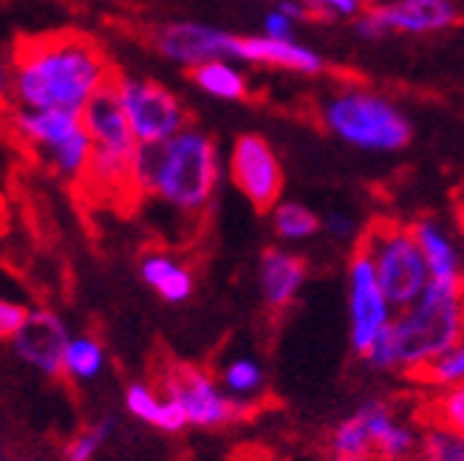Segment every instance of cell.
Wrapping results in <instances>:
<instances>
[{
  "label": "cell",
  "mask_w": 464,
  "mask_h": 461,
  "mask_svg": "<svg viewBox=\"0 0 464 461\" xmlns=\"http://www.w3.org/2000/svg\"><path fill=\"white\" fill-rule=\"evenodd\" d=\"M323 233H326V238H332L334 244H343V246H348V244H360V226H357V221L348 216V213H343V210H334V213H326V218H323Z\"/></svg>",
  "instance_id": "30"
},
{
  "label": "cell",
  "mask_w": 464,
  "mask_h": 461,
  "mask_svg": "<svg viewBox=\"0 0 464 461\" xmlns=\"http://www.w3.org/2000/svg\"><path fill=\"white\" fill-rule=\"evenodd\" d=\"M459 461H464V458H459Z\"/></svg>",
  "instance_id": "38"
},
{
  "label": "cell",
  "mask_w": 464,
  "mask_h": 461,
  "mask_svg": "<svg viewBox=\"0 0 464 461\" xmlns=\"http://www.w3.org/2000/svg\"><path fill=\"white\" fill-rule=\"evenodd\" d=\"M277 12L286 14L289 20H304V17H314L317 12L306 4V0H281Z\"/></svg>",
  "instance_id": "33"
},
{
  "label": "cell",
  "mask_w": 464,
  "mask_h": 461,
  "mask_svg": "<svg viewBox=\"0 0 464 461\" xmlns=\"http://www.w3.org/2000/svg\"><path fill=\"white\" fill-rule=\"evenodd\" d=\"M238 40L241 37L236 34L210 26H196V23H170V26H161L153 34V45L161 54L190 68L213 60L238 57Z\"/></svg>",
  "instance_id": "14"
},
{
  "label": "cell",
  "mask_w": 464,
  "mask_h": 461,
  "mask_svg": "<svg viewBox=\"0 0 464 461\" xmlns=\"http://www.w3.org/2000/svg\"><path fill=\"white\" fill-rule=\"evenodd\" d=\"M306 4L317 12V14H343L352 17L360 9V0H306Z\"/></svg>",
  "instance_id": "31"
},
{
  "label": "cell",
  "mask_w": 464,
  "mask_h": 461,
  "mask_svg": "<svg viewBox=\"0 0 464 461\" xmlns=\"http://www.w3.org/2000/svg\"><path fill=\"white\" fill-rule=\"evenodd\" d=\"M320 120L340 142L368 153H397L408 148L413 128L391 100L362 88L332 94L320 108Z\"/></svg>",
  "instance_id": "6"
},
{
  "label": "cell",
  "mask_w": 464,
  "mask_h": 461,
  "mask_svg": "<svg viewBox=\"0 0 464 461\" xmlns=\"http://www.w3.org/2000/svg\"><path fill=\"white\" fill-rule=\"evenodd\" d=\"M221 173L216 139L190 125L161 145H139L133 198H156L176 216L201 218L218 196Z\"/></svg>",
  "instance_id": "2"
},
{
  "label": "cell",
  "mask_w": 464,
  "mask_h": 461,
  "mask_svg": "<svg viewBox=\"0 0 464 461\" xmlns=\"http://www.w3.org/2000/svg\"><path fill=\"white\" fill-rule=\"evenodd\" d=\"M464 326V281H430L428 292L413 306L397 312L388 331L377 340L362 362L377 374H405L416 379L445 357Z\"/></svg>",
  "instance_id": "3"
},
{
  "label": "cell",
  "mask_w": 464,
  "mask_h": 461,
  "mask_svg": "<svg viewBox=\"0 0 464 461\" xmlns=\"http://www.w3.org/2000/svg\"><path fill=\"white\" fill-rule=\"evenodd\" d=\"M29 317H32L29 306H23L20 301H12V297H4V301H0V337L6 342L14 340L23 329H26Z\"/></svg>",
  "instance_id": "29"
},
{
  "label": "cell",
  "mask_w": 464,
  "mask_h": 461,
  "mask_svg": "<svg viewBox=\"0 0 464 461\" xmlns=\"http://www.w3.org/2000/svg\"><path fill=\"white\" fill-rule=\"evenodd\" d=\"M461 201H464V196H461Z\"/></svg>",
  "instance_id": "39"
},
{
  "label": "cell",
  "mask_w": 464,
  "mask_h": 461,
  "mask_svg": "<svg viewBox=\"0 0 464 461\" xmlns=\"http://www.w3.org/2000/svg\"><path fill=\"white\" fill-rule=\"evenodd\" d=\"M459 458H464V436L439 425H425L420 461H459Z\"/></svg>",
  "instance_id": "27"
},
{
  "label": "cell",
  "mask_w": 464,
  "mask_h": 461,
  "mask_svg": "<svg viewBox=\"0 0 464 461\" xmlns=\"http://www.w3.org/2000/svg\"><path fill=\"white\" fill-rule=\"evenodd\" d=\"M354 249L365 252L371 258L388 301L397 312L413 306L433 281L425 252L420 241H416L411 224L388 221V218L374 221L360 235V244Z\"/></svg>",
  "instance_id": "8"
},
{
  "label": "cell",
  "mask_w": 464,
  "mask_h": 461,
  "mask_svg": "<svg viewBox=\"0 0 464 461\" xmlns=\"http://www.w3.org/2000/svg\"><path fill=\"white\" fill-rule=\"evenodd\" d=\"M416 385L422 388H430V390H448V388H456V385H464V326H461V337L456 340L453 349L439 357L428 371H422L420 377L413 379Z\"/></svg>",
  "instance_id": "25"
},
{
  "label": "cell",
  "mask_w": 464,
  "mask_h": 461,
  "mask_svg": "<svg viewBox=\"0 0 464 461\" xmlns=\"http://www.w3.org/2000/svg\"><path fill=\"white\" fill-rule=\"evenodd\" d=\"M385 34L393 32H408V34H428V32H442L459 23V9L450 0H393V4H380L368 12Z\"/></svg>",
  "instance_id": "16"
},
{
  "label": "cell",
  "mask_w": 464,
  "mask_h": 461,
  "mask_svg": "<svg viewBox=\"0 0 464 461\" xmlns=\"http://www.w3.org/2000/svg\"><path fill=\"white\" fill-rule=\"evenodd\" d=\"M193 82L216 100H244L246 97V80L236 65H229L227 60H213L196 65L190 72Z\"/></svg>",
  "instance_id": "24"
},
{
  "label": "cell",
  "mask_w": 464,
  "mask_h": 461,
  "mask_svg": "<svg viewBox=\"0 0 464 461\" xmlns=\"http://www.w3.org/2000/svg\"><path fill=\"white\" fill-rule=\"evenodd\" d=\"M309 278V261L292 246H266L258 261V286L269 312H286L297 303Z\"/></svg>",
  "instance_id": "15"
},
{
  "label": "cell",
  "mask_w": 464,
  "mask_h": 461,
  "mask_svg": "<svg viewBox=\"0 0 464 461\" xmlns=\"http://www.w3.org/2000/svg\"><path fill=\"white\" fill-rule=\"evenodd\" d=\"M269 229L281 246L312 241L323 233V218L304 201H281L269 213Z\"/></svg>",
  "instance_id": "21"
},
{
  "label": "cell",
  "mask_w": 464,
  "mask_h": 461,
  "mask_svg": "<svg viewBox=\"0 0 464 461\" xmlns=\"http://www.w3.org/2000/svg\"><path fill=\"white\" fill-rule=\"evenodd\" d=\"M357 34L365 37V40H377V37H385V29L380 26V23L371 17V14H362L357 20Z\"/></svg>",
  "instance_id": "34"
},
{
  "label": "cell",
  "mask_w": 464,
  "mask_h": 461,
  "mask_svg": "<svg viewBox=\"0 0 464 461\" xmlns=\"http://www.w3.org/2000/svg\"><path fill=\"white\" fill-rule=\"evenodd\" d=\"M122 108L139 145H161L190 128L188 110L173 91L148 77H116Z\"/></svg>",
  "instance_id": "11"
},
{
  "label": "cell",
  "mask_w": 464,
  "mask_h": 461,
  "mask_svg": "<svg viewBox=\"0 0 464 461\" xmlns=\"http://www.w3.org/2000/svg\"><path fill=\"white\" fill-rule=\"evenodd\" d=\"M459 221H461V233H464V201H461V206H459Z\"/></svg>",
  "instance_id": "36"
},
{
  "label": "cell",
  "mask_w": 464,
  "mask_h": 461,
  "mask_svg": "<svg viewBox=\"0 0 464 461\" xmlns=\"http://www.w3.org/2000/svg\"><path fill=\"white\" fill-rule=\"evenodd\" d=\"M125 410L130 413L133 419L145 422L161 433H181L188 425V417L184 410L161 394L159 385H150L145 379L139 382H128L125 388Z\"/></svg>",
  "instance_id": "20"
},
{
  "label": "cell",
  "mask_w": 464,
  "mask_h": 461,
  "mask_svg": "<svg viewBox=\"0 0 464 461\" xmlns=\"http://www.w3.org/2000/svg\"><path fill=\"white\" fill-rule=\"evenodd\" d=\"M218 379L227 394L249 410H252V402L264 394V385H266L264 365L252 357H232L229 362H224Z\"/></svg>",
  "instance_id": "23"
},
{
  "label": "cell",
  "mask_w": 464,
  "mask_h": 461,
  "mask_svg": "<svg viewBox=\"0 0 464 461\" xmlns=\"http://www.w3.org/2000/svg\"><path fill=\"white\" fill-rule=\"evenodd\" d=\"M108 365L105 345L94 334H74L63 357V377L74 385H85L102 377Z\"/></svg>",
  "instance_id": "22"
},
{
  "label": "cell",
  "mask_w": 464,
  "mask_h": 461,
  "mask_svg": "<svg viewBox=\"0 0 464 461\" xmlns=\"http://www.w3.org/2000/svg\"><path fill=\"white\" fill-rule=\"evenodd\" d=\"M159 388L161 394L184 410L190 427H227L249 413V408L232 399L221 379L201 365H168L159 374Z\"/></svg>",
  "instance_id": "9"
},
{
  "label": "cell",
  "mask_w": 464,
  "mask_h": 461,
  "mask_svg": "<svg viewBox=\"0 0 464 461\" xmlns=\"http://www.w3.org/2000/svg\"><path fill=\"white\" fill-rule=\"evenodd\" d=\"M72 337L74 334H68L65 320L57 312L37 306L32 309L26 329L14 340H9V349L23 365H29L32 371L54 379V377H63V357Z\"/></svg>",
  "instance_id": "13"
},
{
  "label": "cell",
  "mask_w": 464,
  "mask_h": 461,
  "mask_svg": "<svg viewBox=\"0 0 464 461\" xmlns=\"http://www.w3.org/2000/svg\"><path fill=\"white\" fill-rule=\"evenodd\" d=\"M329 461H374V458H345V456H329Z\"/></svg>",
  "instance_id": "35"
},
{
  "label": "cell",
  "mask_w": 464,
  "mask_h": 461,
  "mask_svg": "<svg viewBox=\"0 0 464 461\" xmlns=\"http://www.w3.org/2000/svg\"><path fill=\"white\" fill-rule=\"evenodd\" d=\"M116 430V419L105 417L94 425L82 427L72 442L63 447V461H94V456L102 450V445L111 439Z\"/></svg>",
  "instance_id": "26"
},
{
  "label": "cell",
  "mask_w": 464,
  "mask_h": 461,
  "mask_svg": "<svg viewBox=\"0 0 464 461\" xmlns=\"http://www.w3.org/2000/svg\"><path fill=\"white\" fill-rule=\"evenodd\" d=\"M9 130L14 142L40 158L52 173L65 181H85L94 158V142L82 125V113L12 108Z\"/></svg>",
  "instance_id": "7"
},
{
  "label": "cell",
  "mask_w": 464,
  "mask_h": 461,
  "mask_svg": "<svg viewBox=\"0 0 464 461\" xmlns=\"http://www.w3.org/2000/svg\"><path fill=\"white\" fill-rule=\"evenodd\" d=\"M264 37H272V40H295L292 37V20L281 12H272L266 14L264 20Z\"/></svg>",
  "instance_id": "32"
},
{
  "label": "cell",
  "mask_w": 464,
  "mask_h": 461,
  "mask_svg": "<svg viewBox=\"0 0 464 461\" xmlns=\"http://www.w3.org/2000/svg\"><path fill=\"white\" fill-rule=\"evenodd\" d=\"M82 125L94 142V158L82 184L100 196H133V158L139 142L116 91V80L85 105Z\"/></svg>",
  "instance_id": "5"
},
{
  "label": "cell",
  "mask_w": 464,
  "mask_h": 461,
  "mask_svg": "<svg viewBox=\"0 0 464 461\" xmlns=\"http://www.w3.org/2000/svg\"><path fill=\"white\" fill-rule=\"evenodd\" d=\"M116 77L102 45L82 32H52L14 45L9 68L12 108L82 113Z\"/></svg>",
  "instance_id": "1"
},
{
  "label": "cell",
  "mask_w": 464,
  "mask_h": 461,
  "mask_svg": "<svg viewBox=\"0 0 464 461\" xmlns=\"http://www.w3.org/2000/svg\"><path fill=\"white\" fill-rule=\"evenodd\" d=\"M227 176L258 213H272L284 198V168L272 145L258 133H241L229 148Z\"/></svg>",
  "instance_id": "12"
},
{
  "label": "cell",
  "mask_w": 464,
  "mask_h": 461,
  "mask_svg": "<svg viewBox=\"0 0 464 461\" xmlns=\"http://www.w3.org/2000/svg\"><path fill=\"white\" fill-rule=\"evenodd\" d=\"M411 229L425 252L430 278L439 283H461L464 281V258H461L453 235L448 233V226L433 216H422V218L411 221Z\"/></svg>",
  "instance_id": "18"
},
{
  "label": "cell",
  "mask_w": 464,
  "mask_h": 461,
  "mask_svg": "<svg viewBox=\"0 0 464 461\" xmlns=\"http://www.w3.org/2000/svg\"><path fill=\"white\" fill-rule=\"evenodd\" d=\"M430 425L464 436V385L439 390L430 402Z\"/></svg>",
  "instance_id": "28"
},
{
  "label": "cell",
  "mask_w": 464,
  "mask_h": 461,
  "mask_svg": "<svg viewBox=\"0 0 464 461\" xmlns=\"http://www.w3.org/2000/svg\"><path fill=\"white\" fill-rule=\"evenodd\" d=\"M365 4H377V6H380V4H382V0H365Z\"/></svg>",
  "instance_id": "37"
},
{
  "label": "cell",
  "mask_w": 464,
  "mask_h": 461,
  "mask_svg": "<svg viewBox=\"0 0 464 461\" xmlns=\"http://www.w3.org/2000/svg\"><path fill=\"white\" fill-rule=\"evenodd\" d=\"M238 60L286 68V72H297V74H320L323 72L320 54L306 49V45L295 43V40L241 37L238 40Z\"/></svg>",
  "instance_id": "19"
},
{
  "label": "cell",
  "mask_w": 464,
  "mask_h": 461,
  "mask_svg": "<svg viewBox=\"0 0 464 461\" xmlns=\"http://www.w3.org/2000/svg\"><path fill=\"white\" fill-rule=\"evenodd\" d=\"M425 427L413 425L388 399H365L343 417L326 436L329 456L413 461L422 450Z\"/></svg>",
  "instance_id": "4"
},
{
  "label": "cell",
  "mask_w": 464,
  "mask_h": 461,
  "mask_svg": "<svg viewBox=\"0 0 464 461\" xmlns=\"http://www.w3.org/2000/svg\"><path fill=\"white\" fill-rule=\"evenodd\" d=\"M139 278L145 286L170 306L188 303L196 292V274L193 269L179 261L170 249H148L139 258Z\"/></svg>",
  "instance_id": "17"
},
{
  "label": "cell",
  "mask_w": 464,
  "mask_h": 461,
  "mask_svg": "<svg viewBox=\"0 0 464 461\" xmlns=\"http://www.w3.org/2000/svg\"><path fill=\"white\" fill-rule=\"evenodd\" d=\"M345 301H348V320H352L348 342H352V351L362 360L388 331L393 317H397V309L391 306L388 294L377 278L374 264L360 249H354L352 258H348Z\"/></svg>",
  "instance_id": "10"
}]
</instances>
